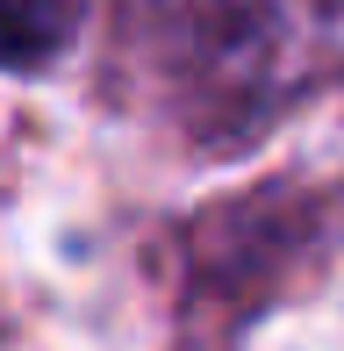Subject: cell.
I'll return each instance as SVG.
<instances>
[{"label": "cell", "mask_w": 344, "mask_h": 351, "mask_svg": "<svg viewBox=\"0 0 344 351\" xmlns=\"http://www.w3.org/2000/svg\"><path fill=\"white\" fill-rule=\"evenodd\" d=\"M79 36V0H0V72H51Z\"/></svg>", "instance_id": "1"}]
</instances>
